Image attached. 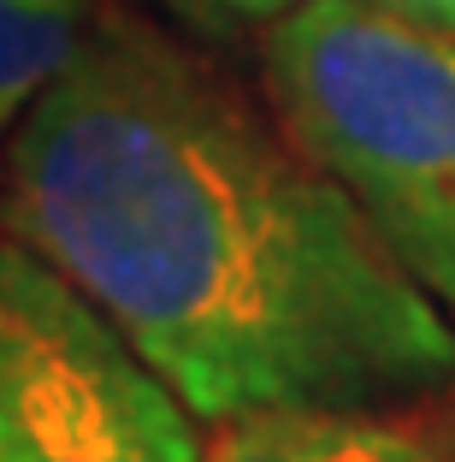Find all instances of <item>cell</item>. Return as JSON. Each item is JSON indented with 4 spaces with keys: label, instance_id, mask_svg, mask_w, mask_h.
Returning <instances> with one entry per match:
<instances>
[{
    "label": "cell",
    "instance_id": "cell-3",
    "mask_svg": "<svg viewBox=\"0 0 455 462\" xmlns=\"http://www.w3.org/2000/svg\"><path fill=\"white\" fill-rule=\"evenodd\" d=\"M201 439L107 314L0 237V462H201Z\"/></svg>",
    "mask_w": 455,
    "mask_h": 462
},
{
    "label": "cell",
    "instance_id": "cell-5",
    "mask_svg": "<svg viewBox=\"0 0 455 462\" xmlns=\"http://www.w3.org/2000/svg\"><path fill=\"white\" fill-rule=\"evenodd\" d=\"M89 30V0H0V166L36 96L66 71Z\"/></svg>",
    "mask_w": 455,
    "mask_h": 462
},
{
    "label": "cell",
    "instance_id": "cell-1",
    "mask_svg": "<svg viewBox=\"0 0 455 462\" xmlns=\"http://www.w3.org/2000/svg\"><path fill=\"white\" fill-rule=\"evenodd\" d=\"M0 208L207 427L414 409L455 385L450 314L349 190L272 101L136 13H101L36 96Z\"/></svg>",
    "mask_w": 455,
    "mask_h": 462
},
{
    "label": "cell",
    "instance_id": "cell-6",
    "mask_svg": "<svg viewBox=\"0 0 455 462\" xmlns=\"http://www.w3.org/2000/svg\"><path fill=\"white\" fill-rule=\"evenodd\" d=\"M160 6L189 30L237 36V30H272L278 18H290L296 6H308V0H160Z\"/></svg>",
    "mask_w": 455,
    "mask_h": 462
},
{
    "label": "cell",
    "instance_id": "cell-7",
    "mask_svg": "<svg viewBox=\"0 0 455 462\" xmlns=\"http://www.w3.org/2000/svg\"><path fill=\"white\" fill-rule=\"evenodd\" d=\"M385 13L408 18L420 30H438V36H455V0H378Z\"/></svg>",
    "mask_w": 455,
    "mask_h": 462
},
{
    "label": "cell",
    "instance_id": "cell-2",
    "mask_svg": "<svg viewBox=\"0 0 455 462\" xmlns=\"http://www.w3.org/2000/svg\"><path fill=\"white\" fill-rule=\"evenodd\" d=\"M284 131L455 327V36L378 0H308L260 42Z\"/></svg>",
    "mask_w": 455,
    "mask_h": 462
},
{
    "label": "cell",
    "instance_id": "cell-4",
    "mask_svg": "<svg viewBox=\"0 0 455 462\" xmlns=\"http://www.w3.org/2000/svg\"><path fill=\"white\" fill-rule=\"evenodd\" d=\"M201 462H455V433L408 409H260L207 427Z\"/></svg>",
    "mask_w": 455,
    "mask_h": 462
}]
</instances>
